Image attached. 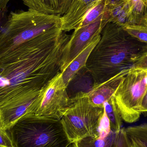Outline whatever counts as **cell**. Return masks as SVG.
Instances as JSON below:
<instances>
[{"label": "cell", "instance_id": "cell-1", "mask_svg": "<svg viewBox=\"0 0 147 147\" xmlns=\"http://www.w3.org/2000/svg\"><path fill=\"white\" fill-rule=\"evenodd\" d=\"M69 38L55 28L22 43L0 60V104L39 93L61 72L64 48Z\"/></svg>", "mask_w": 147, "mask_h": 147}, {"label": "cell", "instance_id": "cell-2", "mask_svg": "<svg viewBox=\"0 0 147 147\" xmlns=\"http://www.w3.org/2000/svg\"><path fill=\"white\" fill-rule=\"evenodd\" d=\"M145 45L129 35L121 27L112 22L107 23L86 64L93 86L105 82L122 71L131 68Z\"/></svg>", "mask_w": 147, "mask_h": 147}, {"label": "cell", "instance_id": "cell-3", "mask_svg": "<svg viewBox=\"0 0 147 147\" xmlns=\"http://www.w3.org/2000/svg\"><path fill=\"white\" fill-rule=\"evenodd\" d=\"M61 16L30 9L11 11L0 32V60L22 43L60 27Z\"/></svg>", "mask_w": 147, "mask_h": 147}, {"label": "cell", "instance_id": "cell-4", "mask_svg": "<svg viewBox=\"0 0 147 147\" xmlns=\"http://www.w3.org/2000/svg\"><path fill=\"white\" fill-rule=\"evenodd\" d=\"M13 147H68L61 120L25 115L7 130Z\"/></svg>", "mask_w": 147, "mask_h": 147}, {"label": "cell", "instance_id": "cell-5", "mask_svg": "<svg viewBox=\"0 0 147 147\" xmlns=\"http://www.w3.org/2000/svg\"><path fill=\"white\" fill-rule=\"evenodd\" d=\"M104 108L94 106L87 92L70 98L69 109L60 120L71 143L88 136H98Z\"/></svg>", "mask_w": 147, "mask_h": 147}, {"label": "cell", "instance_id": "cell-6", "mask_svg": "<svg viewBox=\"0 0 147 147\" xmlns=\"http://www.w3.org/2000/svg\"><path fill=\"white\" fill-rule=\"evenodd\" d=\"M147 71L130 68L113 95L122 119L132 123L140 119L141 103L147 89Z\"/></svg>", "mask_w": 147, "mask_h": 147}, {"label": "cell", "instance_id": "cell-7", "mask_svg": "<svg viewBox=\"0 0 147 147\" xmlns=\"http://www.w3.org/2000/svg\"><path fill=\"white\" fill-rule=\"evenodd\" d=\"M70 104V98L60 72L40 91L25 115L60 120Z\"/></svg>", "mask_w": 147, "mask_h": 147}, {"label": "cell", "instance_id": "cell-8", "mask_svg": "<svg viewBox=\"0 0 147 147\" xmlns=\"http://www.w3.org/2000/svg\"><path fill=\"white\" fill-rule=\"evenodd\" d=\"M109 20L104 18L74 30L65 46L61 61V72L98 35L101 34Z\"/></svg>", "mask_w": 147, "mask_h": 147}, {"label": "cell", "instance_id": "cell-9", "mask_svg": "<svg viewBox=\"0 0 147 147\" xmlns=\"http://www.w3.org/2000/svg\"><path fill=\"white\" fill-rule=\"evenodd\" d=\"M39 93L22 95L0 104V129L7 131L24 116Z\"/></svg>", "mask_w": 147, "mask_h": 147}, {"label": "cell", "instance_id": "cell-10", "mask_svg": "<svg viewBox=\"0 0 147 147\" xmlns=\"http://www.w3.org/2000/svg\"><path fill=\"white\" fill-rule=\"evenodd\" d=\"M99 0H74L65 13L61 16L60 28L69 32L82 26L87 14Z\"/></svg>", "mask_w": 147, "mask_h": 147}, {"label": "cell", "instance_id": "cell-11", "mask_svg": "<svg viewBox=\"0 0 147 147\" xmlns=\"http://www.w3.org/2000/svg\"><path fill=\"white\" fill-rule=\"evenodd\" d=\"M130 68L122 71L105 82L93 86L91 90L87 92L92 104L97 107L104 108V103L113 96Z\"/></svg>", "mask_w": 147, "mask_h": 147}, {"label": "cell", "instance_id": "cell-12", "mask_svg": "<svg viewBox=\"0 0 147 147\" xmlns=\"http://www.w3.org/2000/svg\"><path fill=\"white\" fill-rule=\"evenodd\" d=\"M74 0H22L30 9L40 13L62 16Z\"/></svg>", "mask_w": 147, "mask_h": 147}, {"label": "cell", "instance_id": "cell-13", "mask_svg": "<svg viewBox=\"0 0 147 147\" xmlns=\"http://www.w3.org/2000/svg\"><path fill=\"white\" fill-rule=\"evenodd\" d=\"M101 38V34L95 37L90 43L74 59L62 73L63 80L65 86H68L76 74L85 68L90 53Z\"/></svg>", "mask_w": 147, "mask_h": 147}, {"label": "cell", "instance_id": "cell-14", "mask_svg": "<svg viewBox=\"0 0 147 147\" xmlns=\"http://www.w3.org/2000/svg\"><path fill=\"white\" fill-rule=\"evenodd\" d=\"M109 22L122 27L128 24V0H105Z\"/></svg>", "mask_w": 147, "mask_h": 147}, {"label": "cell", "instance_id": "cell-15", "mask_svg": "<svg viewBox=\"0 0 147 147\" xmlns=\"http://www.w3.org/2000/svg\"><path fill=\"white\" fill-rule=\"evenodd\" d=\"M118 132L100 133L98 136H88L71 143L69 147H115Z\"/></svg>", "mask_w": 147, "mask_h": 147}, {"label": "cell", "instance_id": "cell-16", "mask_svg": "<svg viewBox=\"0 0 147 147\" xmlns=\"http://www.w3.org/2000/svg\"><path fill=\"white\" fill-rule=\"evenodd\" d=\"M127 24L147 25V6L142 0H128Z\"/></svg>", "mask_w": 147, "mask_h": 147}, {"label": "cell", "instance_id": "cell-17", "mask_svg": "<svg viewBox=\"0 0 147 147\" xmlns=\"http://www.w3.org/2000/svg\"><path fill=\"white\" fill-rule=\"evenodd\" d=\"M103 106L109 120L111 130L119 132L122 128L123 120L117 107L114 96L106 101L104 103Z\"/></svg>", "mask_w": 147, "mask_h": 147}, {"label": "cell", "instance_id": "cell-18", "mask_svg": "<svg viewBox=\"0 0 147 147\" xmlns=\"http://www.w3.org/2000/svg\"><path fill=\"white\" fill-rule=\"evenodd\" d=\"M125 130L130 141L147 147V123L129 127Z\"/></svg>", "mask_w": 147, "mask_h": 147}, {"label": "cell", "instance_id": "cell-19", "mask_svg": "<svg viewBox=\"0 0 147 147\" xmlns=\"http://www.w3.org/2000/svg\"><path fill=\"white\" fill-rule=\"evenodd\" d=\"M121 27L133 38L147 45V25L127 24Z\"/></svg>", "mask_w": 147, "mask_h": 147}, {"label": "cell", "instance_id": "cell-20", "mask_svg": "<svg viewBox=\"0 0 147 147\" xmlns=\"http://www.w3.org/2000/svg\"><path fill=\"white\" fill-rule=\"evenodd\" d=\"M131 68L147 71V45L143 46L142 51L135 63Z\"/></svg>", "mask_w": 147, "mask_h": 147}, {"label": "cell", "instance_id": "cell-21", "mask_svg": "<svg viewBox=\"0 0 147 147\" xmlns=\"http://www.w3.org/2000/svg\"><path fill=\"white\" fill-rule=\"evenodd\" d=\"M115 147H132V143L126 134L125 128H121L117 133Z\"/></svg>", "mask_w": 147, "mask_h": 147}, {"label": "cell", "instance_id": "cell-22", "mask_svg": "<svg viewBox=\"0 0 147 147\" xmlns=\"http://www.w3.org/2000/svg\"><path fill=\"white\" fill-rule=\"evenodd\" d=\"M0 147H13L7 131L0 129Z\"/></svg>", "mask_w": 147, "mask_h": 147}, {"label": "cell", "instance_id": "cell-23", "mask_svg": "<svg viewBox=\"0 0 147 147\" xmlns=\"http://www.w3.org/2000/svg\"><path fill=\"white\" fill-rule=\"evenodd\" d=\"M140 111L141 113H147V87L141 103Z\"/></svg>", "mask_w": 147, "mask_h": 147}, {"label": "cell", "instance_id": "cell-24", "mask_svg": "<svg viewBox=\"0 0 147 147\" xmlns=\"http://www.w3.org/2000/svg\"><path fill=\"white\" fill-rule=\"evenodd\" d=\"M7 9L0 10V32L7 21L8 15L7 13Z\"/></svg>", "mask_w": 147, "mask_h": 147}, {"label": "cell", "instance_id": "cell-25", "mask_svg": "<svg viewBox=\"0 0 147 147\" xmlns=\"http://www.w3.org/2000/svg\"><path fill=\"white\" fill-rule=\"evenodd\" d=\"M10 0H0V10L7 9L8 3Z\"/></svg>", "mask_w": 147, "mask_h": 147}, {"label": "cell", "instance_id": "cell-26", "mask_svg": "<svg viewBox=\"0 0 147 147\" xmlns=\"http://www.w3.org/2000/svg\"><path fill=\"white\" fill-rule=\"evenodd\" d=\"M132 147H145L142 145H140V144H138V143H135V142H132Z\"/></svg>", "mask_w": 147, "mask_h": 147}, {"label": "cell", "instance_id": "cell-27", "mask_svg": "<svg viewBox=\"0 0 147 147\" xmlns=\"http://www.w3.org/2000/svg\"><path fill=\"white\" fill-rule=\"evenodd\" d=\"M143 2H144L145 4L147 6V0H142Z\"/></svg>", "mask_w": 147, "mask_h": 147}, {"label": "cell", "instance_id": "cell-28", "mask_svg": "<svg viewBox=\"0 0 147 147\" xmlns=\"http://www.w3.org/2000/svg\"><path fill=\"white\" fill-rule=\"evenodd\" d=\"M145 80H146V84L147 87V73L146 75V79H145Z\"/></svg>", "mask_w": 147, "mask_h": 147}]
</instances>
